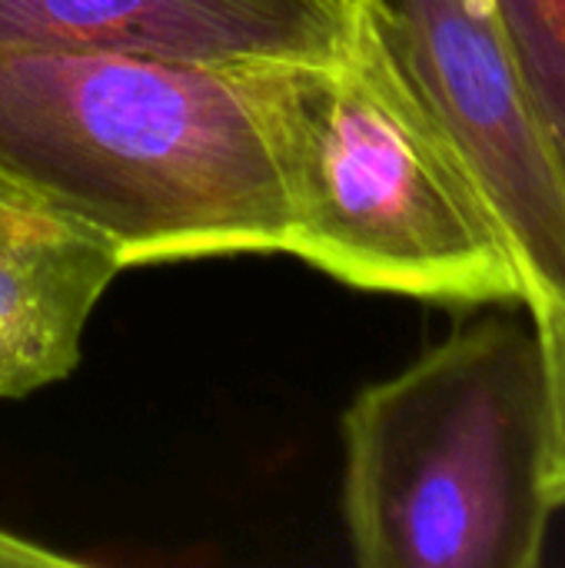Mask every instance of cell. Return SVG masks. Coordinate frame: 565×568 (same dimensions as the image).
Returning a JSON list of instances; mask_svg holds the SVG:
<instances>
[{"instance_id":"cell-1","label":"cell","mask_w":565,"mask_h":568,"mask_svg":"<svg viewBox=\"0 0 565 568\" xmlns=\"http://www.w3.org/2000/svg\"><path fill=\"white\" fill-rule=\"evenodd\" d=\"M253 70L0 43V166L107 233L123 266L286 253Z\"/></svg>"},{"instance_id":"cell-2","label":"cell","mask_w":565,"mask_h":568,"mask_svg":"<svg viewBox=\"0 0 565 568\" xmlns=\"http://www.w3.org/2000/svg\"><path fill=\"white\" fill-rule=\"evenodd\" d=\"M546 343L523 313L453 329L343 413V519L363 568H536L553 513Z\"/></svg>"},{"instance_id":"cell-3","label":"cell","mask_w":565,"mask_h":568,"mask_svg":"<svg viewBox=\"0 0 565 568\" xmlns=\"http://www.w3.org/2000/svg\"><path fill=\"white\" fill-rule=\"evenodd\" d=\"M286 253L340 283L446 306H526L509 243L360 10L343 53L256 63Z\"/></svg>"},{"instance_id":"cell-4","label":"cell","mask_w":565,"mask_h":568,"mask_svg":"<svg viewBox=\"0 0 565 568\" xmlns=\"http://www.w3.org/2000/svg\"><path fill=\"white\" fill-rule=\"evenodd\" d=\"M356 10L496 216L526 310L565 326V156L493 0H356Z\"/></svg>"},{"instance_id":"cell-5","label":"cell","mask_w":565,"mask_h":568,"mask_svg":"<svg viewBox=\"0 0 565 568\" xmlns=\"http://www.w3.org/2000/svg\"><path fill=\"white\" fill-rule=\"evenodd\" d=\"M356 0H0V43L190 63H310L346 50Z\"/></svg>"},{"instance_id":"cell-6","label":"cell","mask_w":565,"mask_h":568,"mask_svg":"<svg viewBox=\"0 0 565 568\" xmlns=\"http://www.w3.org/2000/svg\"><path fill=\"white\" fill-rule=\"evenodd\" d=\"M120 270L107 233L0 166V399L77 369L87 323Z\"/></svg>"},{"instance_id":"cell-7","label":"cell","mask_w":565,"mask_h":568,"mask_svg":"<svg viewBox=\"0 0 565 568\" xmlns=\"http://www.w3.org/2000/svg\"><path fill=\"white\" fill-rule=\"evenodd\" d=\"M493 10L565 156V0H493Z\"/></svg>"},{"instance_id":"cell-8","label":"cell","mask_w":565,"mask_h":568,"mask_svg":"<svg viewBox=\"0 0 565 568\" xmlns=\"http://www.w3.org/2000/svg\"><path fill=\"white\" fill-rule=\"evenodd\" d=\"M543 333V329H539ZM546 366H549V399H553V449H549V489L556 506H565V326L543 333Z\"/></svg>"},{"instance_id":"cell-9","label":"cell","mask_w":565,"mask_h":568,"mask_svg":"<svg viewBox=\"0 0 565 568\" xmlns=\"http://www.w3.org/2000/svg\"><path fill=\"white\" fill-rule=\"evenodd\" d=\"M80 566V559L53 552L40 542H30L23 536H13L0 529V568H67Z\"/></svg>"}]
</instances>
